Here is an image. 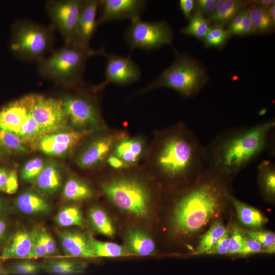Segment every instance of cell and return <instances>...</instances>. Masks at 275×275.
<instances>
[{"label":"cell","instance_id":"816d5d0a","mask_svg":"<svg viewBox=\"0 0 275 275\" xmlns=\"http://www.w3.org/2000/svg\"><path fill=\"white\" fill-rule=\"evenodd\" d=\"M179 8L184 16L190 19L192 16L191 12L195 8V2L193 0H180Z\"/></svg>","mask_w":275,"mask_h":275},{"label":"cell","instance_id":"603a6c76","mask_svg":"<svg viewBox=\"0 0 275 275\" xmlns=\"http://www.w3.org/2000/svg\"><path fill=\"white\" fill-rule=\"evenodd\" d=\"M231 201L240 222L245 226L254 229L262 227L267 218L258 209L231 197Z\"/></svg>","mask_w":275,"mask_h":275},{"label":"cell","instance_id":"9a60e30c","mask_svg":"<svg viewBox=\"0 0 275 275\" xmlns=\"http://www.w3.org/2000/svg\"><path fill=\"white\" fill-rule=\"evenodd\" d=\"M31 94L13 101L0 112L2 129L16 133L30 114Z\"/></svg>","mask_w":275,"mask_h":275},{"label":"cell","instance_id":"e0dca14e","mask_svg":"<svg viewBox=\"0 0 275 275\" xmlns=\"http://www.w3.org/2000/svg\"><path fill=\"white\" fill-rule=\"evenodd\" d=\"M32 246V233L18 230L7 239L2 252L1 257L6 259H29Z\"/></svg>","mask_w":275,"mask_h":275},{"label":"cell","instance_id":"3957f363","mask_svg":"<svg viewBox=\"0 0 275 275\" xmlns=\"http://www.w3.org/2000/svg\"><path fill=\"white\" fill-rule=\"evenodd\" d=\"M156 162L167 177L196 180L207 171L205 146L185 128L170 132L162 140Z\"/></svg>","mask_w":275,"mask_h":275},{"label":"cell","instance_id":"680465c9","mask_svg":"<svg viewBox=\"0 0 275 275\" xmlns=\"http://www.w3.org/2000/svg\"><path fill=\"white\" fill-rule=\"evenodd\" d=\"M267 10L271 20L275 23V4L269 7Z\"/></svg>","mask_w":275,"mask_h":275},{"label":"cell","instance_id":"1f68e13d","mask_svg":"<svg viewBox=\"0 0 275 275\" xmlns=\"http://www.w3.org/2000/svg\"><path fill=\"white\" fill-rule=\"evenodd\" d=\"M54 221L61 227H82L85 224L81 210L75 206H66L62 208L56 214Z\"/></svg>","mask_w":275,"mask_h":275},{"label":"cell","instance_id":"5bb4252c","mask_svg":"<svg viewBox=\"0 0 275 275\" xmlns=\"http://www.w3.org/2000/svg\"><path fill=\"white\" fill-rule=\"evenodd\" d=\"M100 1L85 0L79 16L75 44L84 47H89L91 39L97 28V14Z\"/></svg>","mask_w":275,"mask_h":275},{"label":"cell","instance_id":"277c9868","mask_svg":"<svg viewBox=\"0 0 275 275\" xmlns=\"http://www.w3.org/2000/svg\"><path fill=\"white\" fill-rule=\"evenodd\" d=\"M103 48L94 50L76 44H64L38 62L37 71L44 79L65 87L80 85L90 57L102 54Z\"/></svg>","mask_w":275,"mask_h":275},{"label":"cell","instance_id":"c3c4849f","mask_svg":"<svg viewBox=\"0 0 275 275\" xmlns=\"http://www.w3.org/2000/svg\"><path fill=\"white\" fill-rule=\"evenodd\" d=\"M18 187V175L17 171L13 170L9 172L7 180L3 191L8 194H14Z\"/></svg>","mask_w":275,"mask_h":275},{"label":"cell","instance_id":"6da1fadb","mask_svg":"<svg viewBox=\"0 0 275 275\" xmlns=\"http://www.w3.org/2000/svg\"><path fill=\"white\" fill-rule=\"evenodd\" d=\"M274 127L275 121L270 120L220 133L205 146L207 170L232 178L266 149Z\"/></svg>","mask_w":275,"mask_h":275},{"label":"cell","instance_id":"f907efd6","mask_svg":"<svg viewBox=\"0 0 275 275\" xmlns=\"http://www.w3.org/2000/svg\"><path fill=\"white\" fill-rule=\"evenodd\" d=\"M245 11L240 12L231 21L227 31L229 36L237 35L242 22Z\"/></svg>","mask_w":275,"mask_h":275},{"label":"cell","instance_id":"ac0fdd59","mask_svg":"<svg viewBox=\"0 0 275 275\" xmlns=\"http://www.w3.org/2000/svg\"><path fill=\"white\" fill-rule=\"evenodd\" d=\"M16 209L28 215H40L49 213L51 205L43 196L33 190H26L20 193L14 200Z\"/></svg>","mask_w":275,"mask_h":275},{"label":"cell","instance_id":"d6a6232c","mask_svg":"<svg viewBox=\"0 0 275 275\" xmlns=\"http://www.w3.org/2000/svg\"><path fill=\"white\" fill-rule=\"evenodd\" d=\"M250 16L252 22L254 34L269 32L274 26V22L270 17L267 9L255 6L250 9Z\"/></svg>","mask_w":275,"mask_h":275},{"label":"cell","instance_id":"e575fe53","mask_svg":"<svg viewBox=\"0 0 275 275\" xmlns=\"http://www.w3.org/2000/svg\"><path fill=\"white\" fill-rule=\"evenodd\" d=\"M210 23L209 18H206L199 12L195 11L189 19L188 24L181 30L183 34L203 38L207 34Z\"/></svg>","mask_w":275,"mask_h":275},{"label":"cell","instance_id":"91938a15","mask_svg":"<svg viewBox=\"0 0 275 275\" xmlns=\"http://www.w3.org/2000/svg\"><path fill=\"white\" fill-rule=\"evenodd\" d=\"M0 275H11L7 268L0 262Z\"/></svg>","mask_w":275,"mask_h":275},{"label":"cell","instance_id":"5b68a950","mask_svg":"<svg viewBox=\"0 0 275 275\" xmlns=\"http://www.w3.org/2000/svg\"><path fill=\"white\" fill-rule=\"evenodd\" d=\"M53 31L52 26L20 20L13 26L11 49L23 61L39 62L53 50Z\"/></svg>","mask_w":275,"mask_h":275},{"label":"cell","instance_id":"4316f807","mask_svg":"<svg viewBox=\"0 0 275 275\" xmlns=\"http://www.w3.org/2000/svg\"><path fill=\"white\" fill-rule=\"evenodd\" d=\"M143 150L142 142L133 139H124L116 146L114 155L127 164L138 161Z\"/></svg>","mask_w":275,"mask_h":275},{"label":"cell","instance_id":"b9f144b4","mask_svg":"<svg viewBox=\"0 0 275 275\" xmlns=\"http://www.w3.org/2000/svg\"><path fill=\"white\" fill-rule=\"evenodd\" d=\"M244 239V236L242 231L239 227L235 226L230 237L228 254L233 255L239 254L243 246Z\"/></svg>","mask_w":275,"mask_h":275},{"label":"cell","instance_id":"4fadbf2b","mask_svg":"<svg viewBox=\"0 0 275 275\" xmlns=\"http://www.w3.org/2000/svg\"><path fill=\"white\" fill-rule=\"evenodd\" d=\"M147 3L144 0H101L98 25L113 20L131 21L140 18Z\"/></svg>","mask_w":275,"mask_h":275},{"label":"cell","instance_id":"7a4b0ae2","mask_svg":"<svg viewBox=\"0 0 275 275\" xmlns=\"http://www.w3.org/2000/svg\"><path fill=\"white\" fill-rule=\"evenodd\" d=\"M230 179L207 170L193 182L175 206L172 216L175 232L182 235L192 234L215 217L231 198Z\"/></svg>","mask_w":275,"mask_h":275},{"label":"cell","instance_id":"bcb514c9","mask_svg":"<svg viewBox=\"0 0 275 275\" xmlns=\"http://www.w3.org/2000/svg\"><path fill=\"white\" fill-rule=\"evenodd\" d=\"M216 2L215 0H198L195 2V11L204 17H210L214 12Z\"/></svg>","mask_w":275,"mask_h":275},{"label":"cell","instance_id":"7bdbcfd3","mask_svg":"<svg viewBox=\"0 0 275 275\" xmlns=\"http://www.w3.org/2000/svg\"><path fill=\"white\" fill-rule=\"evenodd\" d=\"M32 246L29 259L44 257L47 256L46 251L40 239L37 229L32 231Z\"/></svg>","mask_w":275,"mask_h":275},{"label":"cell","instance_id":"60d3db41","mask_svg":"<svg viewBox=\"0 0 275 275\" xmlns=\"http://www.w3.org/2000/svg\"><path fill=\"white\" fill-rule=\"evenodd\" d=\"M248 237L258 242L265 249L266 253L275 251V235L269 231L253 230L248 231Z\"/></svg>","mask_w":275,"mask_h":275},{"label":"cell","instance_id":"ba28073f","mask_svg":"<svg viewBox=\"0 0 275 275\" xmlns=\"http://www.w3.org/2000/svg\"><path fill=\"white\" fill-rule=\"evenodd\" d=\"M173 31L163 21H146L137 18L126 30L124 40L131 49L153 50L170 45Z\"/></svg>","mask_w":275,"mask_h":275},{"label":"cell","instance_id":"7dc6e473","mask_svg":"<svg viewBox=\"0 0 275 275\" xmlns=\"http://www.w3.org/2000/svg\"><path fill=\"white\" fill-rule=\"evenodd\" d=\"M230 237L229 232L227 230L225 233L218 240L208 254H228Z\"/></svg>","mask_w":275,"mask_h":275},{"label":"cell","instance_id":"8992f818","mask_svg":"<svg viewBox=\"0 0 275 275\" xmlns=\"http://www.w3.org/2000/svg\"><path fill=\"white\" fill-rule=\"evenodd\" d=\"M207 81L203 68L195 60L179 55L174 62L144 89H174L185 97L196 96Z\"/></svg>","mask_w":275,"mask_h":275},{"label":"cell","instance_id":"6f0895ef","mask_svg":"<svg viewBox=\"0 0 275 275\" xmlns=\"http://www.w3.org/2000/svg\"><path fill=\"white\" fill-rule=\"evenodd\" d=\"M255 3L256 4V6L267 9L271 5L275 4V1L272 0H260Z\"/></svg>","mask_w":275,"mask_h":275},{"label":"cell","instance_id":"d6986e66","mask_svg":"<svg viewBox=\"0 0 275 275\" xmlns=\"http://www.w3.org/2000/svg\"><path fill=\"white\" fill-rule=\"evenodd\" d=\"M113 143V136L103 137L92 142L78 156V165L84 169L95 166L106 155Z\"/></svg>","mask_w":275,"mask_h":275},{"label":"cell","instance_id":"8fae6325","mask_svg":"<svg viewBox=\"0 0 275 275\" xmlns=\"http://www.w3.org/2000/svg\"><path fill=\"white\" fill-rule=\"evenodd\" d=\"M68 123L77 130H87L99 124L100 116L93 101L86 95L65 94L61 97Z\"/></svg>","mask_w":275,"mask_h":275},{"label":"cell","instance_id":"db71d44e","mask_svg":"<svg viewBox=\"0 0 275 275\" xmlns=\"http://www.w3.org/2000/svg\"><path fill=\"white\" fill-rule=\"evenodd\" d=\"M8 231V223L3 217H0V244L6 238Z\"/></svg>","mask_w":275,"mask_h":275},{"label":"cell","instance_id":"f5cc1de1","mask_svg":"<svg viewBox=\"0 0 275 275\" xmlns=\"http://www.w3.org/2000/svg\"><path fill=\"white\" fill-rule=\"evenodd\" d=\"M108 164L116 169H120L125 167L128 164L122 160L114 155L109 156L107 159Z\"/></svg>","mask_w":275,"mask_h":275},{"label":"cell","instance_id":"836d02e7","mask_svg":"<svg viewBox=\"0 0 275 275\" xmlns=\"http://www.w3.org/2000/svg\"><path fill=\"white\" fill-rule=\"evenodd\" d=\"M0 149L4 153L23 154L29 152V148L15 133L1 129Z\"/></svg>","mask_w":275,"mask_h":275},{"label":"cell","instance_id":"681fc988","mask_svg":"<svg viewBox=\"0 0 275 275\" xmlns=\"http://www.w3.org/2000/svg\"><path fill=\"white\" fill-rule=\"evenodd\" d=\"M250 8L245 10V14L237 35H248L254 34L252 22L250 16Z\"/></svg>","mask_w":275,"mask_h":275},{"label":"cell","instance_id":"484cf974","mask_svg":"<svg viewBox=\"0 0 275 275\" xmlns=\"http://www.w3.org/2000/svg\"><path fill=\"white\" fill-rule=\"evenodd\" d=\"M29 148H37L38 142L45 135L31 114L15 133Z\"/></svg>","mask_w":275,"mask_h":275},{"label":"cell","instance_id":"94428289","mask_svg":"<svg viewBox=\"0 0 275 275\" xmlns=\"http://www.w3.org/2000/svg\"><path fill=\"white\" fill-rule=\"evenodd\" d=\"M4 153L2 151V150L0 149V159L2 158V154H3Z\"/></svg>","mask_w":275,"mask_h":275},{"label":"cell","instance_id":"ab89813d","mask_svg":"<svg viewBox=\"0 0 275 275\" xmlns=\"http://www.w3.org/2000/svg\"><path fill=\"white\" fill-rule=\"evenodd\" d=\"M6 268L11 275H36L42 270V264L25 261L14 263Z\"/></svg>","mask_w":275,"mask_h":275},{"label":"cell","instance_id":"6125c7cd","mask_svg":"<svg viewBox=\"0 0 275 275\" xmlns=\"http://www.w3.org/2000/svg\"><path fill=\"white\" fill-rule=\"evenodd\" d=\"M2 129L1 125V122H0V130Z\"/></svg>","mask_w":275,"mask_h":275},{"label":"cell","instance_id":"8d00e7d4","mask_svg":"<svg viewBox=\"0 0 275 275\" xmlns=\"http://www.w3.org/2000/svg\"><path fill=\"white\" fill-rule=\"evenodd\" d=\"M37 148L46 155L55 157L65 156L71 152L74 148L69 145L54 142L46 135L39 141Z\"/></svg>","mask_w":275,"mask_h":275},{"label":"cell","instance_id":"cb8c5ba5","mask_svg":"<svg viewBox=\"0 0 275 275\" xmlns=\"http://www.w3.org/2000/svg\"><path fill=\"white\" fill-rule=\"evenodd\" d=\"M87 264L83 261L57 259L42 264V269L53 275H76L82 273Z\"/></svg>","mask_w":275,"mask_h":275},{"label":"cell","instance_id":"be15d7a7","mask_svg":"<svg viewBox=\"0 0 275 275\" xmlns=\"http://www.w3.org/2000/svg\"><path fill=\"white\" fill-rule=\"evenodd\" d=\"M1 257V256H0V257Z\"/></svg>","mask_w":275,"mask_h":275},{"label":"cell","instance_id":"d590c367","mask_svg":"<svg viewBox=\"0 0 275 275\" xmlns=\"http://www.w3.org/2000/svg\"><path fill=\"white\" fill-rule=\"evenodd\" d=\"M91 131L65 129L46 135L49 139L59 143L66 144L74 148Z\"/></svg>","mask_w":275,"mask_h":275},{"label":"cell","instance_id":"f546056e","mask_svg":"<svg viewBox=\"0 0 275 275\" xmlns=\"http://www.w3.org/2000/svg\"><path fill=\"white\" fill-rule=\"evenodd\" d=\"M95 257H119L131 255L126 247L111 242H103L89 236Z\"/></svg>","mask_w":275,"mask_h":275},{"label":"cell","instance_id":"74e56055","mask_svg":"<svg viewBox=\"0 0 275 275\" xmlns=\"http://www.w3.org/2000/svg\"><path fill=\"white\" fill-rule=\"evenodd\" d=\"M45 162L40 157L28 160L20 171V178L26 182H34L42 172Z\"/></svg>","mask_w":275,"mask_h":275},{"label":"cell","instance_id":"f35d334b","mask_svg":"<svg viewBox=\"0 0 275 275\" xmlns=\"http://www.w3.org/2000/svg\"><path fill=\"white\" fill-rule=\"evenodd\" d=\"M229 36L228 32L223 26L212 25L209 28L203 39L206 46L218 47L223 46Z\"/></svg>","mask_w":275,"mask_h":275},{"label":"cell","instance_id":"f1b7e54d","mask_svg":"<svg viewBox=\"0 0 275 275\" xmlns=\"http://www.w3.org/2000/svg\"><path fill=\"white\" fill-rule=\"evenodd\" d=\"M226 231L227 229L221 221H215L208 231L201 237L194 254H208Z\"/></svg>","mask_w":275,"mask_h":275},{"label":"cell","instance_id":"44dd1931","mask_svg":"<svg viewBox=\"0 0 275 275\" xmlns=\"http://www.w3.org/2000/svg\"><path fill=\"white\" fill-rule=\"evenodd\" d=\"M127 249L131 254L146 256L152 254L155 250L153 239L142 230L132 228L126 233Z\"/></svg>","mask_w":275,"mask_h":275},{"label":"cell","instance_id":"9f6ffc18","mask_svg":"<svg viewBox=\"0 0 275 275\" xmlns=\"http://www.w3.org/2000/svg\"><path fill=\"white\" fill-rule=\"evenodd\" d=\"M10 211V207L7 202L0 198V217L6 215Z\"/></svg>","mask_w":275,"mask_h":275},{"label":"cell","instance_id":"30bf717a","mask_svg":"<svg viewBox=\"0 0 275 275\" xmlns=\"http://www.w3.org/2000/svg\"><path fill=\"white\" fill-rule=\"evenodd\" d=\"M84 0H49L45 9L64 44H75L78 22Z\"/></svg>","mask_w":275,"mask_h":275},{"label":"cell","instance_id":"d4e9b609","mask_svg":"<svg viewBox=\"0 0 275 275\" xmlns=\"http://www.w3.org/2000/svg\"><path fill=\"white\" fill-rule=\"evenodd\" d=\"M92 196L93 191L90 186L75 177H71L66 181L62 192L64 199L70 202L86 200Z\"/></svg>","mask_w":275,"mask_h":275},{"label":"cell","instance_id":"11a10c76","mask_svg":"<svg viewBox=\"0 0 275 275\" xmlns=\"http://www.w3.org/2000/svg\"><path fill=\"white\" fill-rule=\"evenodd\" d=\"M9 171L6 169L0 168V191H3L8 178Z\"/></svg>","mask_w":275,"mask_h":275},{"label":"cell","instance_id":"2e32d148","mask_svg":"<svg viewBox=\"0 0 275 275\" xmlns=\"http://www.w3.org/2000/svg\"><path fill=\"white\" fill-rule=\"evenodd\" d=\"M58 236L66 255L76 257H95L90 244L89 236L72 230L59 231Z\"/></svg>","mask_w":275,"mask_h":275},{"label":"cell","instance_id":"52a82bcc","mask_svg":"<svg viewBox=\"0 0 275 275\" xmlns=\"http://www.w3.org/2000/svg\"><path fill=\"white\" fill-rule=\"evenodd\" d=\"M103 190L118 208L138 217L146 216L150 210V196L145 186L129 178H118L106 183Z\"/></svg>","mask_w":275,"mask_h":275},{"label":"cell","instance_id":"ee69618b","mask_svg":"<svg viewBox=\"0 0 275 275\" xmlns=\"http://www.w3.org/2000/svg\"><path fill=\"white\" fill-rule=\"evenodd\" d=\"M38 233L47 254L50 256L57 253V247L56 241L51 234L42 228L37 229Z\"/></svg>","mask_w":275,"mask_h":275},{"label":"cell","instance_id":"4dcf8cb0","mask_svg":"<svg viewBox=\"0 0 275 275\" xmlns=\"http://www.w3.org/2000/svg\"><path fill=\"white\" fill-rule=\"evenodd\" d=\"M89 217L93 228L99 233L108 237L115 232L113 223L106 213L99 207H93L89 211Z\"/></svg>","mask_w":275,"mask_h":275},{"label":"cell","instance_id":"7402d4cb","mask_svg":"<svg viewBox=\"0 0 275 275\" xmlns=\"http://www.w3.org/2000/svg\"><path fill=\"white\" fill-rule=\"evenodd\" d=\"M245 4L237 0L217 1L214 12L209 18L210 23L213 25L224 26L240 12Z\"/></svg>","mask_w":275,"mask_h":275},{"label":"cell","instance_id":"ffe728a7","mask_svg":"<svg viewBox=\"0 0 275 275\" xmlns=\"http://www.w3.org/2000/svg\"><path fill=\"white\" fill-rule=\"evenodd\" d=\"M34 183L43 194H56L62 185V175L59 164L53 160L45 162L42 172Z\"/></svg>","mask_w":275,"mask_h":275},{"label":"cell","instance_id":"9c48e42d","mask_svg":"<svg viewBox=\"0 0 275 275\" xmlns=\"http://www.w3.org/2000/svg\"><path fill=\"white\" fill-rule=\"evenodd\" d=\"M30 114L45 135L65 129L68 124L61 98L31 94Z\"/></svg>","mask_w":275,"mask_h":275},{"label":"cell","instance_id":"f6af8a7d","mask_svg":"<svg viewBox=\"0 0 275 275\" xmlns=\"http://www.w3.org/2000/svg\"><path fill=\"white\" fill-rule=\"evenodd\" d=\"M258 253H266L265 249L256 240L244 237L243 246L239 255H248Z\"/></svg>","mask_w":275,"mask_h":275},{"label":"cell","instance_id":"7c38bea8","mask_svg":"<svg viewBox=\"0 0 275 275\" xmlns=\"http://www.w3.org/2000/svg\"><path fill=\"white\" fill-rule=\"evenodd\" d=\"M102 55L106 58L105 79L92 88L93 92L99 91L111 83L122 86L140 79L141 76L140 67L129 56L107 53L104 50Z\"/></svg>","mask_w":275,"mask_h":275},{"label":"cell","instance_id":"83f0119b","mask_svg":"<svg viewBox=\"0 0 275 275\" xmlns=\"http://www.w3.org/2000/svg\"><path fill=\"white\" fill-rule=\"evenodd\" d=\"M258 181L264 195L272 200L275 195V166L269 160L262 161L258 166Z\"/></svg>","mask_w":275,"mask_h":275}]
</instances>
